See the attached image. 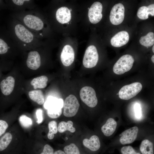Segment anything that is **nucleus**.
I'll list each match as a JSON object with an SVG mask.
<instances>
[{"label": "nucleus", "mask_w": 154, "mask_h": 154, "mask_svg": "<svg viewBox=\"0 0 154 154\" xmlns=\"http://www.w3.org/2000/svg\"><path fill=\"white\" fill-rule=\"evenodd\" d=\"M9 27V33L18 50L25 52L42 44L40 38L17 19L12 18Z\"/></svg>", "instance_id": "nucleus-1"}, {"label": "nucleus", "mask_w": 154, "mask_h": 154, "mask_svg": "<svg viewBox=\"0 0 154 154\" xmlns=\"http://www.w3.org/2000/svg\"><path fill=\"white\" fill-rule=\"evenodd\" d=\"M11 16L20 21L39 38L44 36V30L47 27L37 7L32 10L12 12Z\"/></svg>", "instance_id": "nucleus-2"}, {"label": "nucleus", "mask_w": 154, "mask_h": 154, "mask_svg": "<svg viewBox=\"0 0 154 154\" xmlns=\"http://www.w3.org/2000/svg\"><path fill=\"white\" fill-rule=\"evenodd\" d=\"M64 101L62 98L51 97L44 104V108L47 110L48 116L50 118H56L61 115Z\"/></svg>", "instance_id": "nucleus-3"}, {"label": "nucleus", "mask_w": 154, "mask_h": 154, "mask_svg": "<svg viewBox=\"0 0 154 154\" xmlns=\"http://www.w3.org/2000/svg\"><path fill=\"white\" fill-rule=\"evenodd\" d=\"M134 60L128 54L121 56L114 64L113 71L116 74L121 75L129 71L132 68Z\"/></svg>", "instance_id": "nucleus-4"}, {"label": "nucleus", "mask_w": 154, "mask_h": 154, "mask_svg": "<svg viewBox=\"0 0 154 154\" xmlns=\"http://www.w3.org/2000/svg\"><path fill=\"white\" fill-rule=\"evenodd\" d=\"M142 86L139 82H135L122 87L118 93L121 99L127 100L136 96L141 90Z\"/></svg>", "instance_id": "nucleus-5"}, {"label": "nucleus", "mask_w": 154, "mask_h": 154, "mask_svg": "<svg viewBox=\"0 0 154 154\" xmlns=\"http://www.w3.org/2000/svg\"><path fill=\"white\" fill-rule=\"evenodd\" d=\"M9 8L12 12H17L34 9L37 6L33 0H11L7 1Z\"/></svg>", "instance_id": "nucleus-6"}, {"label": "nucleus", "mask_w": 154, "mask_h": 154, "mask_svg": "<svg viewBox=\"0 0 154 154\" xmlns=\"http://www.w3.org/2000/svg\"><path fill=\"white\" fill-rule=\"evenodd\" d=\"M80 95L82 101L88 107L94 108L97 105L98 99L95 91L92 88L88 86L83 87L80 91Z\"/></svg>", "instance_id": "nucleus-7"}, {"label": "nucleus", "mask_w": 154, "mask_h": 154, "mask_svg": "<svg viewBox=\"0 0 154 154\" xmlns=\"http://www.w3.org/2000/svg\"><path fill=\"white\" fill-rule=\"evenodd\" d=\"M80 104L76 97L70 94L65 99L64 103L63 114L67 117L75 116L77 113Z\"/></svg>", "instance_id": "nucleus-8"}, {"label": "nucleus", "mask_w": 154, "mask_h": 154, "mask_svg": "<svg viewBox=\"0 0 154 154\" xmlns=\"http://www.w3.org/2000/svg\"><path fill=\"white\" fill-rule=\"evenodd\" d=\"M39 46L28 51L25 63L27 67L30 69L37 70L41 65V57Z\"/></svg>", "instance_id": "nucleus-9"}, {"label": "nucleus", "mask_w": 154, "mask_h": 154, "mask_svg": "<svg viewBox=\"0 0 154 154\" xmlns=\"http://www.w3.org/2000/svg\"><path fill=\"white\" fill-rule=\"evenodd\" d=\"M98 58V54L96 46L90 45L85 51L83 60V65L87 68L94 67L97 64Z\"/></svg>", "instance_id": "nucleus-10"}, {"label": "nucleus", "mask_w": 154, "mask_h": 154, "mask_svg": "<svg viewBox=\"0 0 154 154\" xmlns=\"http://www.w3.org/2000/svg\"><path fill=\"white\" fill-rule=\"evenodd\" d=\"M125 8L121 3L115 5L111 11L110 19L111 23L115 25H118L123 21L125 16Z\"/></svg>", "instance_id": "nucleus-11"}, {"label": "nucleus", "mask_w": 154, "mask_h": 154, "mask_svg": "<svg viewBox=\"0 0 154 154\" xmlns=\"http://www.w3.org/2000/svg\"><path fill=\"white\" fill-rule=\"evenodd\" d=\"M18 50L10 35L5 39L0 37V55L10 53L13 56Z\"/></svg>", "instance_id": "nucleus-12"}, {"label": "nucleus", "mask_w": 154, "mask_h": 154, "mask_svg": "<svg viewBox=\"0 0 154 154\" xmlns=\"http://www.w3.org/2000/svg\"><path fill=\"white\" fill-rule=\"evenodd\" d=\"M102 5L99 2H95L92 5L89 9L88 14L91 23L95 24L100 21L102 17Z\"/></svg>", "instance_id": "nucleus-13"}, {"label": "nucleus", "mask_w": 154, "mask_h": 154, "mask_svg": "<svg viewBox=\"0 0 154 154\" xmlns=\"http://www.w3.org/2000/svg\"><path fill=\"white\" fill-rule=\"evenodd\" d=\"M139 131L138 128L134 126L123 131L121 134L120 142L122 145L132 143L137 137Z\"/></svg>", "instance_id": "nucleus-14"}, {"label": "nucleus", "mask_w": 154, "mask_h": 154, "mask_svg": "<svg viewBox=\"0 0 154 154\" xmlns=\"http://www.w3.org/2000/svg\"><path fill=\"white\" fill-rule=\"evenodd\" d=\"M74 52L72 47L66 45L64 47L60 55V59L63 64L68 66L73 62L74 59Z\"/></svg>", "instance_id": "nucleus-15"}, {"label": "nucleus", "mask_w": 154, "mask_h": 154, "mask_svg": "<svg viewBox=\"0 0 154 154\" xmlns=\"http://www.w3.org/2000/svg\"><path fill=\"white\" fill-rule=\"evenodd\" d=\"M15 83V79L11 76L2 80L0 82V90L2 94L5 96L10 95L14 89Z\"/></svg>", "instance_id": "nucleus-16"}, {"label": "nucleus", "mask_w": 154, "mask_h": 154, "mask_svg": "<svg viewBox=\"0 0 154 154\" xmlns=\"http://www.w3.org/2000/svg\"><path fill=\"white\" fill-rule=\"evenodd\" d=\"M129 37L128 33L126 31H120L115 35L111 39L110 42L113 46L120 47L127 43Z\"/></svg>", "instance_id": "nucleus-17"}, {"label": "nucleus", "mask_w": 154, "mask_h": 154, "mask_svg": "<svg viewBox=\"0 0 154 154\" xmlns=\"http://www.w3.org/2000/svg\"><path fill=\"white\" fill-rule=\"evenodd\" d=\"M55 16L56 20L61 24L68 23L71 18L70 10L65 7L58 9L56 12Z\"/></svg>", "instance_id": "nucleus-18"}, {"label": "nucleus", "mask_w": 154, "mask_h": 154, "mask_svg": "<svg viewBox=\"0 0 154 154\" xmlns=\"http://www.w3.org/2000/svg\"><path fill=\"white\" fill-rule=\"evenodd\" d=\"M84 145L91 151H95L98 150L100 147V143L98 137L93 135L89 139H85L83 140Z\"/></svg>", "instance_id": "nucleus-19"}, {"label": "nucleus", "mask_w": 154, "mask_h": 154, "mask_svg": "<svg viewBox=\"0 0 154 154\" xmlns=\"http://www.w3.org/2000/svg\"><path fill=\"white\" fill-rule=\"evenodd\" d=\"M117 125L116 121L113 118H109L101 127V131L106 136H111L115 131Z\"/></svg>", "instance_id": "nucleus-20"}, {"label": "nucleus", "mask_w": 154, "mask_h": 154, "mask_svg": "<svg viewBox=\"0 0 154 154\" xmlns=\"http://www.w3.org/2000/svg\"><path fill=\"white\" fill-rule=\"evenodd\" d=\"M48 81L47 77L42 75L33 78L31 81V84L35 89H42L46 86Z\"/></svg>", "instance_id": "nucleus-21"}, {"label": "nucleus", "mask_w": 154, "mask_h": 154, "mask_svg": "<svg viewBox=\"0 0 154 154\" xmlns=\"http://www.w3.org/2000/svg\"><path fill=\"white\" fill-rule=\"evenodd\" d=\"M29 96L31 100L39 105H42L44 102V99L43 93L40 90H34L29 91Z\"/></svg>", "instance_id": "nucleus-22"}, {"label": "nucleus", "mask_w": 154, "mask_h": 154, "mask_svg": "<svg viewBox=\"0 0 154 154\" xmlns=\"http://www.w3.org/2000/svg\"><path fill=\"white\" fill-rule=\"evenodd\" d=\"M140 150L142 154H154L153 144L149 140L145 139L141 143Z\"/></svg>", "instance_id": "nucleus-23"}, {"label": "nucleus", "mask_w": 154, "mask_h": 154, "mask_svg": "<svg viewBox=\"0 0 154 154\" xmlns=\"http://www.w3.org/2000/svg\"><path fill=\"white\" fill-rule=\"evenodd\" d=\"M73 122L71 121H68L67 122L62 121L58 124V131L60 133H62L66 131L74 133L76 129L73 127Z\"/></svg>", "instance_id": "nucleus-24"}, {"label": "nucleus", "mask_w": 154, "mask_h": 154, "mask_svg": "<svg viewBox=\"0 0 154 154\" xmlns=\"http://www.w3.org/2000/svg\"><path fill=\"white\" fill-rule=\"evenodd\" d=\"M139 41L141 45L146 47L153 46L154 44V33L149 32L145 36L141 37Z\"/></svg>", "instance_id": "nucleus-25"}, {"label": "nucleus", "mask_w": 154, "mask_h": 154, "mask_svg": "<svg viewBox=\"0 0 154 154\" xmlns=\"http://www.w3.org/2000/svg\"><path fill=\"white\" fill-rule=\"evenodd\" d=\"M12 139L11 134L9 132L6 133L0 139V151L6 149L11 143Z\"/></svg>", "instance_id": "nucleus-26"}, {"label": "nucleus", "mask_w": 154, "mask_h": 154, "mask_svg": "<svg viewBox=\"0 0 154 154\" xmlns=\"http://www.w3.org/2000/svg\"><path fill=\"white\" fill-rule=\"evenodd\" d=\"M49 131L47 134V137L50 139H52L54 137V134L58 132V127L57 122L55 121L50 122L48 124Z\"/></svg>", "instance_id": "nucleus-27"}, {"label": "nucleus", "mask_w": 154, "mask_h": 154, "mask_svg": "<svg viewBox=\"0 0 154 154\" xmlns=\"http://www.w3.org/2000/svg\"><path fill=\"white\" fill-rule=\"evenodd\" d=\"M19 121L21 125L25 128L30 127L33 123L31 119L25 115H22L20 116Z\"/></svg>", "instance_id": "nucleus-28"}, {"label": "nucleus", "mask_w": 154, "mask_h": 154, "mask_svg": "<svg viewBox=\"0 0 154 154\" xmlns=\"http://www.w3.org/2000/svg\"><path fill=\"white\" fill-rule=\"evenodd\" d=\"M64 150L66 154H80L78 147L74 143L65 146Z\"/></svg>", "instance_id": "nucleus-29"}, {"label": "nucleus", "mask_w": 154, "mask_h": 154, "mask_svg": "<svg viewBox=\"0 0 154 154\" xmlns=\"http://www.w3.org/2000/svg\"><path fill=\"white\" fill-rule=\"evenodd\" d=\"M147 10V7L145 6H142L139 8L137 13L138 17L142 20L147 19L149 15Z\"/></svg>", "instance_id": "nucleus-30"}, {"label": "nucleus", "mask_w": 154, "mask_h": 154, "mask_svg": "<svg viewBox=\"0 0 154 154\" xmlns=\"http://www.w3.org/2000/svg\"><path fill=\"white\" fill-rule=\"evenodd\" d=\"M120 151L122 154H141L136 152L131 146H123L121 148Z\"/></svg>", "instance_id": "nucleus-31"}, {"label": "nucleus", "mask_w": 154, "mask_h": 154, "mask_svg": "<svg viewBox=\"0 0 154 154\" xmlns=\"http://www.w3.org/2000/svg\"><path fill=\"white\" fill-rule=\"evenodd\" d=\"M134 110L135 116L136 118L139 119L142 116L141 109L140 104L136 103L134 106Z\"/></svg>", "instance_id": "nucleus-32"}, {"label": "nucleus", "mask_w": 154, "mask_h": 154, "mask_svg": "<svg viewBox=\"0 0 154 154\" xmlns=\"http://www.w3.org/2000/svg\"><path fill=\"white\" fill-rule=\"evenodd\" d=\"M8 127V125L5 121L0 120V136L4 133Z\"/></svg>", "instance_id": "nucleus-33"}, {"label": "nucleus", "mask_w": 154, "mask_h": 154, "mask_svg": "<svg viewBox=\"0 0 154 154\" xmlns=\"http://www.w3.org/2000/svg\"><path fill=\"white\" fill-rule=\"evenodd\" d=\"M37 119V123L39 124L41 123L43 120V111L40 108L37 109L36 112Z\"/></svg>", "instance_id": "nucleus-34"}, {"label": "nucleus", "mask_w": 154, "mask_h": 154, "mask_svg": "<svg viewBox=\"0 0 154 154\" xmlns=\"http://www.w3.org/2000/svg\"><path fill=\"white\" fill-rule=\"evenodd\" d=\"M54 150L49 145L46 144L44 147L43 151L40 154H54Z\"/></svg>", "instance_id": "nucleus-35"}, {"label": "nucleus", "mask_w": 154, "mask_h": 154, "mask_svg": "<svg viewBox=\"0 0 154 154\" xmlns=\"http://www.w3.org/2000/svg\"><path fill=\"white\" fill-rule=\"evenodd\" d=\"M147 7L148 12L149 14L151 15L152 16H154V4H151Z\"/></svg>", "instance_id": "nucleus-36"}, {"label": "nucleus", "mask_w": 154, "mask_h": 154, "mask_svg": "<svg viewBox=\"0 0 154 154\" xmlns=\"http://www.w3.org/2000/svg\"><path fill=\"white\" fill-rule=\"evenodd\" d=\"M54 154H66L64 151L61 150H58L55 151Z\"/></svg>", "instance_id": "nucleus-37"}, {"label": "nucleus", "mask_w": 154, "mask_h": 154, "mask_svg": "<svg viewBox=\"0 0 154 154\" xmlns=\"http://www.w3.org/2000/svg\"><path fill=\"white\" fill-rule=\"evenodd\" d=\"M151 60L152 61V62H153V63H154V55H153L151 58Z\"/></svg>", "instance_id": "nucleus-38"}, {"label": "nucleus", "mask_w": 154, "mask_h": 154, "mask_svg": "<svg viewBox=\"0 0 154 154\" xmlns=\"http://www.w3.org/2000/svg\"><path fill=\"white\" fill-rule=\"evenodd\" d=\"M152 51L153 52V53L154 52V46L153 45V47H152Z\"/></svg>", "instance_id": "nucleus-39"}, {"label": "nucleus", "mask_w": 154, "mask_h": 154, "mask_svg": "<svg viewBox=\"0 0 154 154\" xmlns=\"http://www.w3.org/2000/svg\"><path fill=\"white\" fill-rule=\"evenodd\" d=\"M67 139H68V138L66 137V139L67 140Z\"/></svg>", "instance_id": "nucleus-40"}, {"label": "nucleus", "mask_w": 154, "mask_h": 154, "mask_svg": "<svg viewBox=\"0 0 154 154\" xmlns=\"http://www.w3.org/2000/svg\"></svg>", "instance_id": "nucleus-41"}]
</instances>
